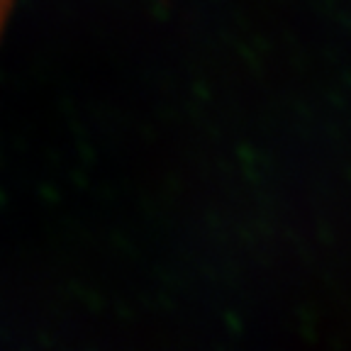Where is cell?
I'll use <instances>...</instances> for the list:
<instances>
[{"instance_id": "1", "label": "cell", "mask_w": 351, "mask_h": 351, "mask_svg": "<svg viewBox=\"0 0 351 351\" xmlns=\"http://www.w3.org/2000/svg\"><path fill=\"white\" fill-rule=\"evenodd\" d=\"M12 3H15V0H0V34H3V29H5V25H8Z\"/></svg>"}]
</instances>
